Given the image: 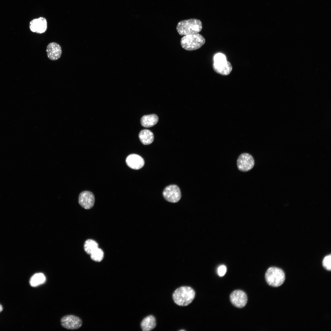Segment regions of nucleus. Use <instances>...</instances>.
Returning <instances> with one entry per match:
<instances>
[{
	"label": "nucleus",
	"mask_w": 331,
	"mask_h": 331,
	"mask_svg": "<svg viewBox=\"0 0 331 331\" xmlns=\"http://www.w3.org/2000/svg\"><path fill=\"white\" fill-rule=\"evenodd\" d=\"M195 296L194 290L189 286H182L173 292L172 297L174 302L181 306H187L193 300Z\"/></svg>",
	"instance_id": "1"
},
{
	"label": "nucleus",
	"mask_w": 331,
	"mask_h": 331,
	"mask_svg": "<svg viewBox=\"0 0 331 331\" xmlns=\"http://www.w3.org/2000/svg\"><path fill=\"white\" fill-rule=\"evenodd\" d=\"M176 28L181 36L198 33L202 30V23L200 20L195 18L182 20L178 23Z\"/></svg>",
	"instance_id": "2"
},
{
	"label": "nucleus",
	"mask_w": 331,
	"mask_h": 331,
	"mask_svg": "<svg viewBox=\"0 0 331 331\" xmlns=\"http://www.w3.org/2000/svg\"><path fill=\"white\" fill-rule=\"evenodd\" d=\"M205 42L204 37L198 33L185 35L181 40L182 47L185 50L189 51L200 48Z\"/></svg>",
	"instance_id": "3"
},
{
	"label": "nucleus",
	"mask_w": 331,
	"mask_h": 331,
	"mask_svg": "<svg viewBox=\"0 0 331 331\" xmlns=\"http://www.w3.org/2000/svg\"><path fill=\"white\" fill-rule=\"evenodd\" d=\"M265 278L267 283L273 287L281 285L285 280L284 272L276 267H271L268 269L265 274Z\"/></svg>",
	"instance_id": "4"
},
{
	"label": "nucleus",
	"mask_w": 331,
	"mask_h": 331,
	"mask_svg": "<svg viewBox=\"0 0 331 331\" xmlns=\"http://www.w3.org/2000/svg\"><path fill=\"white\" fill-rule=\"evenodd\" d=\"M237 164L239 170L245 172L249 171L253 168L255 161L251 154L247 153H243L238 157Z\"/></svg>",
	"instance_id": "5"
},
{
	"label": "nucleus",
	"mask_w": 331,
	"mask_h": 331,
	"mask_svg": "<svg viewBox=\"0 0 331 331\" xmlns=\"http://www.w3.org/2000/svg\"><path fill=\"white\" fill-rule=\"evenodd\" d=\"M163 195L167 201L173 203L178 202L181 197L179 188L174 185H170L166 187L163 191Z\"/></svg>",
	"instance_id": "6"
},
{
	"label": "nucleus",
	"mask_w": 331,
	"mask_h": 331,
	"mask_svg": "<svg viewBox=\"0 0 331 331\" xmlns=\"http://www.w3.org/2000/svg\"><path fill=\"white\" fill-rule=\"evenodd\" d=\"M61 324L64 328L68 329H76L82 325L81 319L78 317L72 315L63 317L61 320Z\"/></svg>",
	"instance_id": "7"
},
{
	"label": "nucleus",
	"mask_w": 331,
	"mask_h": 331,
	"mask_svg": "<svg viewBox=\"0 0 331 331\" xmlns=\"http://www.w3.org/2000/svg\"><path fill=\"white\" fill-rule=\"evenodd\" d=\"M230 300L236 307L241 308L245 306L247 302V297L245 293L240 290L233 291L230 296Z\"/></svg>",
	"instance_id": "8"
},
{
	"label": "nucleus",
	"mask_w": 331,
	"mask_h": 331,
	"mask_svg": "<svg viewBox=\"0 0 331 331\" xmlns=\"http://www.w3.org/2000/svg\"><path fill=\"white\" fill-rule=\"evenodd\" d=\"M78 202L80 205L83 208L89 209L92 208L95 202V197L93 194L89 191H86L79 194Z\"/></svg>",
	"instance_id": "9"
},
{
	"label": "nucleus",
	"mask_w": 331,
	"mask_h": 331,
	"mask_svg": "<svg viewBox=\"0 0 331 331\" xmlns=\"http://www.w3.org/2000/svg\"><path fill=\"white\" fill-rule=\"evenodd\" d=\"M29 28L32 32L39 34L45 32L47 28V22L44 17H40L32 20L29 23Z\"/></svg>",
	"instance_id": "10"
},
{
	"label": "nucleus",
	"mask_w": 331,
	"mask_h": 331,
	"mask_svg": "<svg viewBox=\"0 0 331 331\" xmlns=\"http://www.w3.org/2000/svg\"><path fill=\"white\" fill-rule=\"evenodd\" d=\"M46 51L48 58L52 61L59 59L62 53L60 45L55 42L49 43L47 47Z\"/></svg>",
	"instance_id": "11"
},
{
	"label": "nucleus",
	"mask_w": 331,
	"mask_h": 331,
	"mask_svg": "<svg viewBox=\"0 0 331 331\" xmlns=\"http://www.w3.org/2000/svg\"><path fill=\"white\" fill-rule=\"evenodd\" d=\"M213 68L216 73L225 76L229 75L232 70L231 64L226 60L218 62H214Z\"/></svg>",
	"instance_id": "12"
},
{
	"label": "nucleus",
	"mask_w": 331,
	"mask_h": 331,
	"mask_svg": "<svg viewBox=\"0 0 331 331\" xmlns=\"http://www.w3.org/2000/svg\"><path fill=\"white\" fill-rule=\"evenodd\" d=\"M127 165L130 168L134 169H139L144 166V161L139 155L132 154L128 155L126 158Z\"/></svg>",
	"instance_id": "13"
},
{
	"label": "nucleus",
	"mask_w": 331,
	"mask_h": 331,
	"mask_svg": "<svg viewBox=\"0 0 331 331\" xmlns=\"http://www.w3.org/2000/svg\"><path fill=\"white\" fill-rule=\"evenodd\" d=\"M156 325L155 317L152 315H148L145 318L141 323V327L143 331H149L154 329Z\"/></svg>",
	"instance_id": "14"
},
{
	"label": "nucleus",
	"mask_w": 331,
	"mask_h": 331,
	"mask_svg": "<svg viewBox=\"0 0 331 331\" xmlns=\"http://www.w3.org/2000/svg\"><path fill=\"white\" fill-rule=\"evenodd\" d=\"M158 118L156 114L146 115L141 118L140 120L142 125L145 127H150L155 125L158 122Z\"/></svg>",
	"instance_id": "15"
},
{
	"label": "nucleus",
	"mask_w": 331,
	"mask_h": 331,
	"mask_svg": "<svg viewBox=\"0 0 331 331\" xmlns=\"http://www.w3.org/2000/svg\"><path fill=\"white\" fill-rule=\"evenodd\" d=\"M139 137L141 142L145 145L151 143L154 138L153 133L148 129L141 130L139 134Z\"/></svg>",
	"instance_id": "16"
},
{
	"label": "nucleus",
	"mask_w": 331,
	"mask_h": 331,
	"mask_svg": "<svg viewBox=\"0 0 331 331\" xmlns=\"http://www.w3.org/2000/svg\"><path fill=\"white\" fill-rule=\"evenodd\" d=\"M45 280L46 278L44 275L41 273H38L31 277L29 283L31 286L35 287L43 283Z\"/></svg>",
	"instance_id": "17"
},
{
	"label": "nucleus",
	"mask_w": 331,
	"mask_h": 331,
	"mask_svg": "<svg viewBox=\"0 0 331 331\" xmlns=\"http://www.w3.org/2000/svg\"><path fill=\"white\" fill-rule=\"evenodd\" d=\"M84 247L86 253L87 254L90 255L94 250L98 248V245L94 240L89 239L85 241Z\"/></svg>",
	"instance_id": "18"
},
{
	"label": "nucleus",
	"mask_w": 331,
	"mask_h": 331,
	"mask_svg": "<svg viewBox=\"0 0 331 331\" xmlns=\"http://www.w3.org/2000/svg\"><path fill=\"white\" fill-rule=\"evenodd\" d=\"M91 259L96 262H100L103 259L104 253L101 249L97 248L90 254Z\"/></svg>",
	"instance_id": "19"
},
{
	"label": "nucleus",
	"mask_w": 331,
	"mask_h": 331,
	"mask_svg": "<svg viewBox=\"0 0 331 331\" xmlns=\"http://www.w3.org/2000/svg\"><path fill=\"white\" fill-rule=\"evenodd\" d=\"M331 255L330 254L325 256L322 261V265L324 267L328 270L331 269Z\"/></svg>",
	"instance_id": "20"
},
{
	"label": "nucleus",
	"mask_w": 331,
	"mask_h": 331,
	"mask_svg": "<svg viewBox=\"0 0 331 331\" xmlns=\"http://www.w3.org/2000/svg\"><path fill=\"white\" fill-rule=\"evenodd\" d=\"M225 56L223 54L219 53L215 55L214 57V62H218L226 60Z\"/></svg>",
	"instance_id": "21"
},
{
	"label": "nucleus",
	"mask_w": 331,
	"mask_h": 331,
	"mask_svg": "<svg viewBox=\"0 0 331 331\" xmlns=\"http://www.w3.org/2000/svg\"><path fill=\"white\" fill-rule=\"evenodd\" d=\"M226 271V267L224 265L220 266L218 269V273L220 276H223L225 274Z\"/></svg>",
	"instance_id": "22"
},
{
	"label": "nucleus",
	"mask_w": 331,
	"mask_h": 331,
	"mask_svg": "<svg viewBox=\"0 0 331 331\" xmlns=\"http://www.w3.org/2000/svg\"><path fill=\"white\" fill-rule=\"evenodd\" d=\"M3 310V307L2 305L0 304V313H1Z\"/></svg>",
	"instance_id": "23"
},
{
	"label": "nucleus",
	"mask_w": 331,
	"mask_h": 331,
	"mask_svg": "<svg viewBox=\"0 0 331 331\" xmlns=\"http://www.w3.org/2000/svg\"><path fill=\"white\" fill-rule=\"evenodd\" d=\"M179 331H185V330H184V329H183V330H182H182H180Z\"/></svg>",
	"instance_id": "24"
}]
</instances>
